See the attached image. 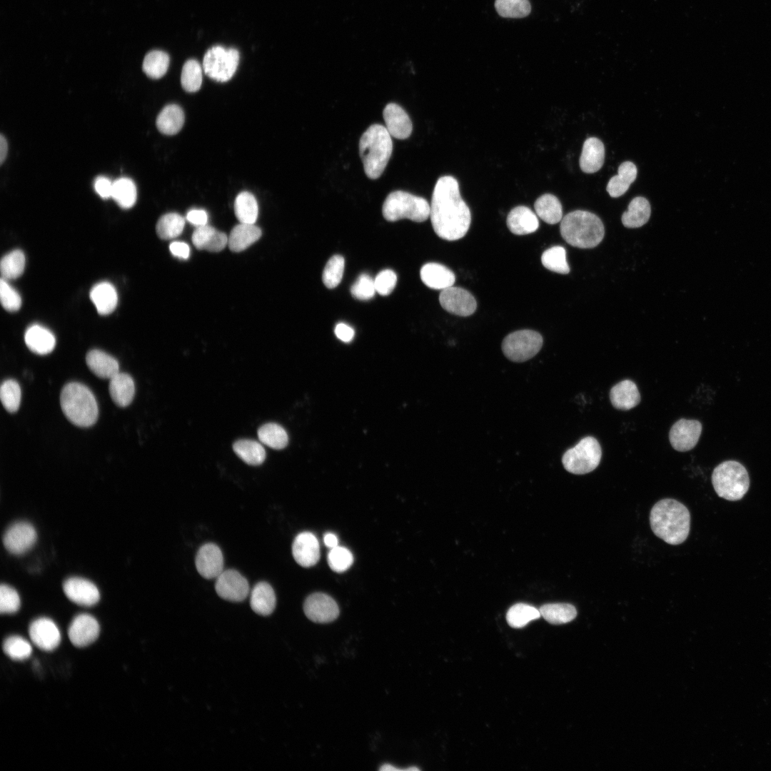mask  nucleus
I'll use <instances>...</instances> for the list:
<instances>
[{"label":"nucleus","mask_w":771,"mask_h":771,"mask_svg":"<svg viewBox=\"0 0 771 771\" xmlns=\"http://www.w3.org/2000/svg\"><path fill=\"white\" fill-rule=\"evenodd\" d=\"M234 212L240 223L254 224L258 213L254 196L248 191L238 193L234 202Z\"/></svg>","instance_id":"58836bf2"},{"label":"nucleus","mask_w":771,"mask_h":771,"mask_svg":"<svg viewBox=\"0 0 771 771\" xmlns=\"http://www.w3.org/2000/svg\"><path fill=\"white\" fill-rule=\"evenodd\" d=\"M380 770L381 771H390V770H394V771H395V770H397V771H400V770L417 771V770H419V769L418 767H408V768H406V769H400V768H397V767H395L393 765H390V764H384L380 767Z\"/></svg>","instance_id":"338daca9"},{"label":"nucleus","mask_w":771,"mask_h":771,"mask_svg":"<svg viewBox=\"0 0 771 771\" xmlns=\"http://www.w3.org/2000/svg\"><path fill=\"white\" fill-rule=\"evenodd\" d=\"M21 605L20 598L12 587L2 584L0 587V611L4 614L16 613Z\"/></svg>","instance_id":"6e6d98bb"},{"label":"nucleus","mask_w":771,"mask_h":771,"mask_svg":"<svg viewBox=\"0 0 771 771\" xmlns=\"http://www.w3.org/2000/svg\"><path fill=\"white\" fill-rule=\"evenodd\" d=\"M393 151L391 136L386 126L373 124L362 134L359 153L366 176L378 178L383 173Z\"/></svg>","instance_id":"7ed1b4c3"},{"label":"nucleus","mask_w":771,"mask_h":771,"mask_svg":"<svg viewBox=\"0 0 771 771\" xmlns=\"http://www.w3.org/2000/svg\"><path fill=\"white\" fill-rule=\"evenodd\" d=\"M651 208L649 201L644 197L634 198L628 205V210L622 215V223L627 228H639L649 220Z\"/></svg>","instance_id":"72a5a7b5"},{"label":"nucleus","mask_w":771,"mask_h":771,"mask_svg":"<svg viewBox=\"0 0 771 771\" xmlns=\"http://www.w3.org/2000/svg\"><path fill=\"white\" fill-rule=\"evenodd\" d=\"M185 226L184 218L177 213H168L162 216L156 226L157 235L164 240L178 236Z\"/></svg>","instance_id":"c03bdc74"},{"label":"nucleus","mask_w":771,"mask_h":771,"mask_svg":"<svg viewBox=\"0 0 771 771\" xmlns=\"http://www.w3.org/2000/svg\"><path fill=\"white\" fill-rule=\"evenodd\" d=\"M539 610L545 620L554 625L569 623L577 615L576 608L570 603L545 604L540 608Z\"/></svg>","instance_id":"e433bc0d"},{"label":"nucleus","mask_w":771,"mask_h":771,"mask_svg":"<svg viewBox=\"0 0 771 771\" xmlns=\"http://www.w3.org/2000/svg\"><path fill=\"white\" fill-rule=\"evenodd\" d=\"M90 298L101 315L113 312L118 302L116 291L109 282L96 284L90 291Z\"/></svg>","instance_id":"2f4dec72"},{"label":"nucleus","mask_w":771,"mask_h":771,"mask_svg":"<svg viewBox=\"0 0 771 771\" xmlns=\"http://www.w3.org/2000/svg\"><path fill=\"white\" fill-rule=\"evenodd\" d=\"M37 538L35 528L27 522H17L5 532L3 543L12 554L21 555L31 549Z\"/></svg>","instance_id":"4468645a"},{"label":"nucleus","mask_w":771,"mask_h":771,"mask_svg":"<svg viewBox=\"0 0 771 771\" xmlns=\"http://www.w3.org/2000/svg\"><path fill=\"white\" fill-rule=\"evenodd\" d=\"M386 128L398 139L408 138L412 133L411 120L405 111L395 103L388 104L383 111Z\"/></svg>","instance_id":"aec40b11"},{"label":"nucleus","mask_w":771,"mask_h":771,"mask_svg":"<svg viewBox=\"0 0 771 771\" xmlns=\"http://www.w3.org/2000/svg\"><path fill=\"white\" fill-rule=\"evenodd\" d=\"M186 219L196 227L207 224L208 215L204 210L193 209L188 212Z\"/></svg>","instance_id":"052dcab7"},{"label":"nucleus","mask_w":771,"mask_h":771,"mask_svg":"<svg viewBox=\"0 0 771 771\" xmlns=\"http://www.w3.org/2000/svg\"><path fill=\"white\" fill-rule=\"evenodd\" d=\"M543 339L537 331L520 330L508 334L503 341L502 351L507 358L517 363L534 357L543 346Z\"/></svg>","instance_id":"9d476101"},{"label":"nucleus","mask_w":771,"mask_h":771,"mask_svg":"<svg viewBox=\"0 0 771 771\" xmlns=\"http://www.w3.org/2000/svg\"><path fill=\"white\" fill-rule=\"evenodd\" d=\"M29 636L33 643L45 651L56 649L61 642V633L55 623L47 618H40L29 625Z\"/></svg>","instance_id":"f3484780"},{"label":"nucleus","mask_w":771,"mask_h":771,"mask_svg":"<svg viewBox=\"0 0 771 771\" xmlns=\"http://www.w3.org/2000/svg\"><path fill=\"white\" fill-rule=\"evenodd\" d=\"M239 52L233 48L215 46L209 49L203 59L205 74L218 82H226L234 75L238 63Z\"/></svg>","instance_id":"1a4fd4ad"},{"label":"nucleus","mask_w":771,"mask_h":771,"mask_svg":"<svg viewBox=\"0 0 771 771\" xmlns=\"http://www.w3.org/2000/svg\"><path fill=\"white\" fill-rule=\"evenodd\" d=\"M637 173V167L633 162L622 163L618 168V175L613 176L608 183L606 190L609 195L613 198L623 195L635 180Z\"/></svg>","instance_id":"473e14b6"},{"label":"nucleus","mask_w":771,"mask_h":771,"mask_svg":"<svg viewBox=\"0 0 771 771\" xmlns=\"http://www.w3.org/2000/svg\"><path fill=\"white\" fill-rule=\"evenodd\" d=\"M303 610L308 619L318 623L332 622L339 615L336 601L331 596L321 593L309 595L304 602Z\"/></svg>","instance_id":"2eb2a0df"},{"label":"nucleus","mask_w":771,"mask_h":771,"mask_svg":"<svg viewBox=\"0 0 771 771\" xmlns=\"http://www.w3.org/2000/svg\"><path fill=\"white\" fill-rule=\"evenodd\" d=\"M181 83L187 92H196L201 88L202 69L196 60L189 59L185 62L181 71Z\"/></svg>","instance_id":"09e8293b"},{"label":"nucleus","mask_w":771,"mask_h":771,"mask_svg":"<svg viewBox=\"0 0 771 771\" xmlns=\"http://www.w3.org/2000/svg\"><path fill=\"white\" fill-rule=\"evenodd\" d=\"M506 223L510 232L515 235L532 233L539 226L536 213L524 206L513 208L508 215Z\"/></svg>","instance_id":"b1692460"},{"label":"nucleus","mask_w":771,"mask_h":771,"mask_svg":"<svg viewBox=\"0 0 771 771\" xmlns=\"http://www.w3.org/2000/svg\"><path fill=\"white\" fill-rule=\"evenodd\" d=\"M100 626L95 618L89 614H79L71 621L68 635L71 643L79 647H86L99 637Z\"/></svg>","instance_id":"dca6fc26"},{"label":"nucleus","mask_w":771,"mask_h":771,"mask_svg":"<svg viewBox=\"0 0 771 771\" xmlns=\"http://www.w3.org/2000/svg\"><path fill=\"white\" fill-rule=\"evenodd\" d=\"M4 653L14 660H24L30 657L32 652L31 644L20 636H10L3 644Z\"/></svg>","instance_id":"603ef678"},{"label":"nucleus","mask_w":771,"mask_h":771,"mask_svg":"<svg viewBox=\"0 0 771 771\" xmlns=\"http://www.w3.org/2000/svg\"><path fill=\"white\" fill-rule=\"evenodd\" d=\"M276 604L275 593L271 585L266 582L256 584L251 593V609L260 615L266 616L273 613Z\"/></svg>","instance_id":"7c9ffc66"},{"label":"nucleus","mask_w":771,"mask_h":771,"mask_svg":"<svg viewBox=\"0 0 771 771\" xmlns=\"http://www.w3.org/2000/svg\"><path fill=\"white\" fill-rule=\"evenodd\" d=\"M334 333L338 339L346 343L351 341L355 334L354 330L344 323H338Z\"/></svg>","instance_id":"680f3d73"},{"label":"nucleus","mask_w":771,"mask_h":771,"mask_svg":"<svg viewBox=\"0 0 771 771\" xmlns=\"http://www.w3.org/2000/svg\"><path fill=\"white\" fill-rule=\"evenodd\" d=\"M233 449L242 460L251 465H261L266 458L264 448L256 440H238L233 443Z\"/></svg>","instance_id":"4c0bfd02"},{"label":"nucleus","mask_w":771,"mask_h":771,"mask_svg":"<svg viewBox=\"0 0 771 771\" xmlns=\"http://www.w3.org/2000/svg\"><path fill=\"white\" fill-rule=\"evenodd\" d=\"M61 410L67 419L76 426L89 427L98 418V405L92 392L84 385L69 383L60 395Z\"/></svg>","instance_id":"39448f33"},{"label":"nucleus","mask_w":771,"mask_h":771,"mask_svg":"<svg viewBox=\"0 0 771 771\" xmlns=\"http://www.w3.org/2000/svg\"><path fill=\"white\" fill-rule=\"evenodd\" d=\"M439 301L444 310L459 316H470L477 308L474 296L469 291L459 287L450 286L442 290L439 295Z\"/></svg>","instance_id":"9b49d317"},{"label":"nucleus","mask_w":771,"mask_h":771,"mask_svg":"<svg viewBox=\"0 0 771 771\" xmlns=\"http://www.w3.org/2000/svg\"><path fill=\"white\" fill-rule=\"evenodd\" d=\"M353 562V557L351 551L341 546H336L331 549L328 555V563L330 568L335 572L342 573L348 570Z\"/></svg>","instance_id":"864d4df0"},{"label":"nucleus","mask_w":771,"mask_h":771,"mask_svg":"<svg viewBox=\"0 0 771 771\" xmlns=\"http://www.w3.org/2000/svg\"><path fill=\"white\" fill-rule=\"evenodd\" d=\"M191 239L197 249L219 252L228 245V237L225 233L206 224L196 227Z\"/></svg>","instance_id":"4be33fe9"},{"label":"nucleus","mask_w":771,"mask_h":771,"mask_svg":"<svg viewBox=\"0 0 771 771\" xmlns=\"http://www.w3.org/2000/svg\"><path fill=\"white\" fill-rule=\"evenodd\" d=\"M171 253L181 259H187L190 255V248L184 242L174 241L169 246Z\"/></svg>","instance_id":"e2e57ef3"},{"label":"nucleus","mask_w":771,"mask_h":771,"mask_svg":"<svg viewBox=\"0 0 771 771\" xmlns=\"http://www.w3.org/2000/svg\"><path fill=\"white\" fill-rule=\"evenodd\" d=\"M612 405L617 409L627 410L635 407L640 401L636 384L630 380H623L615 384L610 391Z\"/></svg>","instance_id":"a878e982"},{"label":"nucleus","mask_w":771,"mask_h":771,"mask_svg":"<svg viewBox=\"0 0 771 771\" xmlns=\"http://www.w3.org/2000/svg\"><path fill=\"white\" fill-rule=\"evenodd\" d=\"M25 256L20 250H14L6 254L1 260V278L5 280L15 279L24 272Z\"/></svg>","instance_id":"a18cd8bd"},{"label":"nucleus","mask_w":771,"mask_h":771,"mask_svg":"<svg viewBox=\"0 0 771 771\" xmlns=\"http://www.w3.org/2000/svg\"><path fill=\"white\" fill-rule=\"evenodd\" d=\"M494 5L498 14L504 18H523L531 11L529 0H495Z\"/></svg>","instance_id":"de8ad7c7"},{"label":"nucleus","mask_w":771,"mask_h":771,"mask_svg":"<svg viewBox=\"0 0 771 771\" xmlns=\"http://www.w3.org/2000/svg\"><path fill=\"white\" fill-rule=\"evenodd\" d=\"M292 553L295 560L300 565L306 568L313 566L320 558L318 540L312 533H301L293 540Z\"/></svg>","instance_id":"412c9836"},{"label":"nucleus","mask_w":771,"mask_h":771,"mask_svg":"<svg viewBox=\"0 0 771 771\" xmlns=\"http://www.w3.org/2000/svg\"><path fill=\"white\" fill-rule=\"evenodd\" d=\"M21 396V388L16 381L8 379L2 383L0 388V398L2 405L8 412L14 413L19 409Z\"/></svg>","instance_id":"3c124183"},{"label":"nucleus","mask_w":771,"mask_h":771,"mask_svg":"<svg viewBox=\"0 0 771 771\" xmlns=\"http://www.w3.org/2000/svg\"><path fill=\"white\" fill-rule=\"evenodd\" d=\"M27 347L34 353L45 355L51 353L56 345L54 334L47 328L37 324L27 328L24 335Z\"/></svg>","instance_id":"bb28decb"},{"label":"nucleus","mask_w":771,"mask_h":771,"mask_svg":"<svg viewBox=\"0 0 771 771\" xmlns=\"http://www.w3.org/2000/svg\"><path fill=\"white\" fill-rule=\"evenodd\" d=\"M601 456L602 450L598 441L594 437L587 436L564 453L562 463L569 473L583 475L592 472L598 466Z\"/></svg>","instance_id":"6e6552de"},{"label":"nucleus","mask_w":771,"mask_h":771,"mask_svg":"<svg viewBox=\"0 0 771 771\" xmlns=\"http://www.w3.org/2000/svg\"><path fill=\"white\" fill-rule=\"evenodd\" d=\"M67 598L79 605L91 606L100 599L97 587L91 581L81 578H68L63 585Z\"/></svg>","instance_id":"6ab92c4d"},{"label":"nucleus","mask_w":771,"mask_h":771,"mask_svg":"<svg viewBox=\"0 0 771 771\" xmlns=\"http://www.w3.org/2000/svg\"><path fill=\"white\" fill-rule=\"evenodd\" d=\"M650 527L654 534L670 545L682 543L690 529V514L682 503L671 498L657 502L650 513Z\"/></svg>","instance_id":"f03ea898"},{"label":"nucleus","mask_w":771,"mask_h":771,"mask_svg":"<svg viewBox=\"0 0 771 771\" xmlns=\"http://www.w3.org/2000/svg\"><path fill=\"white\" fill-rule=\"evenodd\" d=\"M183 123L184 113L176 104L166 106L158 114L156 121L158 130L166 135L178 133L181 129Z\"/></svg>","instance_id":"f704fd0d"},{"label":"nucleus","mask_w":771,"mask_h":771,"mask_svg":"<svg viewBox=\"0 0 771 771\" xmlns=\"http://www.w3.org/2000/svg\"><path fill=\"white\" fill-rule=\"evenodd\" d=\"M86 362L91 372L101 378L110 379L119 372L118 361L100 350L90 351L86 355Z\"/></svg>","instance_id":"c85d7f7f"},{"label":"nucleus","mask_w":771,"mask_h":771,"mask_svg":"<svg viewBox=\"0 0 771 771\" xmlns=\"http://www.w3.org/2000/svg\"><path fill=\"white\" fill-rule=\"evenodd\" d=\"M560 231L568 243L580 248L597 246L605 234L600 218L591 212L582 210L566 214L561 220Z\"/></svg>","instance_id":"20e7f679"},{"label":"nucleus","mask_w":771,"mask_h":771,"mask_svg":"<svg viewBox=\"0 0 771 771\" xmlns=\"http://www.w3.org/2000/svg\"><path fill=\"white\" fill-rule=\"evenodd\" d=\"M170 59L168 55L159 50L148 52L143 61V71L151 79L161 78L167 71Z\"/></svg>","instance_id":"37998d69"},{"label":"nucleus","mask_w":771,"mask_h":771,"mask_svg":"<svg viewBox=\"0 0 771 771\" xmlns=\"http://www.w3.org/2000/svg\"><path fill=\"white\" fill-rule=\"evenodd\" d=\"M376 292L374 279L366 273L360 275L351 287L352 296L361 301L372 298Z\"/></svg>","instance_id":"5fc2aeb1"},{"label":"nucleus","mask_w":771,"mask_h":771,"mask_svg":"<svg viewBox=\"0 0 771 771\" xmlns=\"http://www.w3.org/2000/svg\"><path fill=\"white\" fill-rule=\"evenodd\" d=\"M541 262L547 269L562 274L570 272L566 260V251L563 246H555L545 250L541 256Z\"/></svg>","instance_id":"49530a36"},{"label":"nucleus","mask_w":771,"mask_h":771,"mask_svg":"<svg viewBox=\"0 0 771 771\" xmlns=\"http://www.w3.org/2000/svg\"><path fill=\"white\" fill-rule=\"evenodd\" d=\"M712 483L717 495L730 501L742 499L750 487L746 468L735 460H726L714 468Z\"/></svg>","instance_id":"423d86ee"},{"label":"nucleus","mask_w":771,"mask_h":771,"mask_svg":"<svg viewBox=\"0 0 771 771\" xmlns=\"http://www.w3.org/2000/svg\"><path fill=\"white\" fill-rule=\"evenodd\" d=\"M195 563L198 573L206 579L216 578L223 571L222 552L213 543L204 544L198 549Z\"/></svg>","instance_id":"a211bd4d"},{"label":"nucleus","mask_w":771,"mask_h":771,"mask_svg":"<svg viewBox=\"0 0 771 771\" xmlns=\"http://www.w3.org/2000/svg\"><path fill=\"white\" fill-rule=\"evenodd\" d=\"M0 299L4 308L8 311H16L21 306V298L19 293L11 286L7 280L1 278Z\"/></svg>","instance_id":"4d7b16f0"},{"label":"nucleus","mask_w":771,"mask_h":771,"mask_svg":"<svg viewBox=\"0 0 771 771\" xmlns=\"http://www.w3.org/2000/svg\"><path fill=\"white\" fill-rule=\"evenodd\" d=\"M423 283L430 288L443 290L455 283L454 273L446 266L438 263H428L423 265L420 271Z\"/></svg>","instance_id":"5701e85b"},{"label":"nucleus","mask_w":771,"mask_h":771,"mask_svg":"<svg viewBox=\"0 0 771 771\" xmlns=\"http://www.w3.org/2000/svg\"><path fill=\"white\" fill-rule=\"evenodd\" d=\"M702 429L701 423L697 420H678L672 425L669 433L672 447L680 452L692 450L699 440Z\"/></svg>","instance_id":"ddd939ff"},{"label":"nucleus","mask_w":771,"mask_h":771,"mask_svg":"<svg viewBox=\"0 0 771 771\" xmlns=\"http://www.w3.org/2000/svg\"><path fill=\"white\" fill-rule=\"evenodd\" d=\"M534 208L537 216L547 223L555 224L563 219L562 205L554 195H542L535 201Z\"/></svg>","instance_id":"c9c22d12"},{"label":"nucleus","mask_w":771,"mask_h":771,"mask_svg":"<svg viewBox=\"0 0 771 771\" xmlns=\"http://www.w3.org/2000/svg\"><path fill=\"white\" fill-rule=\"evenodd\" d=\"M261 234V230L256 225L240 223L232 228L228 246L232 251L241 252L257 241Z\"/></svg>","instance_id":"c756f323"},{"label":"nucleus","mask_w":771,"mask_h":771,"mask_svg":"<svg viewBox=\"0 0 771 771\" xmlns=\"http://www.w3.org/2000/svg\"><path fill=\"white\" fill-rule=\"evenodd\" d=\"M8 152V143L4 135L0 136V163L3 164Z\"/></svg>","instance_id":"69168bd1"},{"label":"nucleus","mask_w":771,"mask_h":771,"mask_svg":"<svg viewBox=\"0 0 771 771\" xmlns=\"http://www.w3.org/2000/svg\"><path fill=\"white\" fill-rule=\"evenodd\" d=\"M430 206L431 223L440 238L456 241L465 236L470 228L471 214L454 177L443 176L438 179Z\"/></svg>","instance_id":"f257e3e1"},{"label":"nucleus","mask_w":771,"mask_h":771,"mask_svg":"<svg viewBox=\"0 0 771 771\" xmlns=\"http://www.w3.org/2000/svg\"><path fill=\"white\" fill-rule=\"evenodd\" d=\"M258 436L263 444L276 450L284 448L288 442L286 431L282 426L274 423L261 426L258 430Z\"/></svg>","instance_id":"a19ab883"},{"label":"nucleus","mask_w":771,"mask_h":771,"mask_svg":"<svg viewBox=\"0 0 771 771\" xmlns=\"http://www.w3.org/2000/svg\"><path fill=\"white\" fill-rule=\"evenodd\" d=\"M605 161V147L603 143L596 137L587 138L583 146L580 157V167L586 173H593L599 171Z\"/></svg>","instance_id":"393cba45"},{"label":"nucleus","mask_w":771,"mask_h":771,"mask_svg":"<svg viewBox=\"0 0 771 771\" xmlns=\"http://www.w3.org/2000/svg\"><path fill=\"white\" fill-rule=\"evenodd\" d=\"M430 206L423 197L403 191H395L386 198L382 213L388 221L407 218L423 222L430 217Z\"/></svg>","instance_id":"0eeeda50"},{"label":"nucleus","mask_w":771,"mask_h":771,"mask_svg":"<svg viewBox=\"0 0 771 771\" xmlns=\"http://www.w3.org/2000/svg\"><path fill=\"white\" fill-rule=\"evenodd\" d=\"M324 544L329 548H333L338 545V540L337 536L332 533H328L324 535L323 537Z\"/></svg>","instance_id":"0e129e2a"},{"label":"nucleus","mask_w":771,"mask_h":771,"mask_svg":"<svg viewBox=\"0 0 771 771\" xmlns=\"http://www.w3.org/2000/svg\"><path fill=\"white\" fill-rule=\"evenodd\" d=\"M540 616L539 610L530 605L520 603L513 605L508 609L506 620L510 627L520 628L530 621L540 618Z\"/></svg>","instance_id":"79ce46f5"},{"label":"nucleus","mask_w":771,"mask_h":771,"mask_svg":"<svg viewBox=\"0 0 771 771\" xmlns=\"http://www.w3.org/2000/svg\"><path fill=\"white\" fill-rule=\"evenodd\" d=\"M109 390L113 401L120 407L128 406L135 393V386L131 376L119 372L109 379Z\"/></svg>","instance_id":"cd10ccee"},{"label":"nucleus","mask_w":771,"mask_h":771,"mask_svg":"<svg viewBox=\"0 0 771 771\" xmlns=\"http://www.w3.org/2000/svg\"><path fill=\"white\" fill-rule=\"evenodd\" d=\"M397 283V276L390 269H385L379 272L374 279L376 292L381 296L389 295L395 288Z\"/></svg>","instance_id":"13d9d810"},{"label":"nucleus","mask_w":771,"mask_h":771,"mask_svg":"<svg viewBox=\"0 0 771 771\" xmlns=\"http://www.w3.org/2000/svg\"><path fill=\"white\" fill-rule=\"evenodd\" d=\"M216 579V592L226 600L241 602L248 595L247 580L235 570H223Z\"/></svg>","instance_id":"f8f14e48"},{"label":"nucleus","mask_w":771,"mask_h":771,"mask_svg":"<svg viewBox=\"0 0 771 771\" xmlns=\"http://www.w3.org/2000/svg\"><path fill=\"white\" fill-rule=\"evenodd\" d=\"M344 266L345 260L341 255H334L328 261L322 274L323 283L328 288H334L339 285Z\"/></svg>","instance_id":"8fccbe9b"},{"label":"nucleus","mask_w":771,"mask_h":771,"mask_svg":"<svg viewBox=\"0 0 771 771\" xmlns=\"http://www.w3.org/2000/svg\"><path fill=\"white\" fill-rule=\"evenodd\" d=\"M111 198L123 208H129L136 203L137 190L134 182L128 178H120L113 182Z\"/></svg>","instance_id":"ea45409f"},{"label":"nucleus","mask_w":771,"mask_h":771,"mask_svg":"<svg viewBox=\"0 0 771 771\" xmlns=\"http://www.w3.org/2000/svg\"><path fill=\"white\" fill-rule=\"evenodd\" d=\"M113 182L105 176H98L94 181V188L102 198L111 197Z\"/></svg>","instance_id":"bf43d9fd"}]
</instances>
